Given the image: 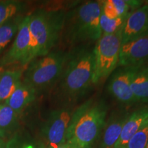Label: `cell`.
Masks as SVG:
<instances>
[{"instance_id":"16","label":"cell","mask_w":148,"mask_h":148,"mask_svg":"<svg viewBox=\"0 0 148 148\" xmlns=\"http://www.w3.org/2000/svg\"><path fill=\"white\" fill-rule=\"evenodd\" d=\"M18 115L10 107L0 103V138L8 141L16 134L18 125Z\"/></svg>"},{"instance_id":"18","label":"cell","mask_w":148,"mask_h":148,"mask_svg":"<svg viewBox=\"0 0 148 148\" xmlns=\"http://www.w3.org/2000/svg\"><path fill=\"white\" fill-rule=\"evenodd\" d=\"M24 14H20L9 18L0 25V56L17 33Z\"/></svg>"},{"instance_id":"12","label":"cell","mask_w":148,"mask_h":148,"mask_svg":"<svg viewBox=\"0 0 148 148\" xmlns=\"http://www.w3.org/2000/svg\"><path fill=\"white\" fill-rule=\"evenodd\" d=\"M120 108L112 112L108 121L105 124L102 138L98 148H115L122 127L130 114L127 108Z\"/></svg>"},{"instance_id":"26","label":"cell","mask_w":148,"mask_h":148,"mask_svg":"<svg viewBox=\"0 0 148 148\" xmlns=\"http://www.w3.org/2000/svg\"><path fill=\"white\" fill-rule=\"evenodd\" d=\"M145 148H148V139H147V145H146V147Z\"/></svg>"},{"instance_id":"14","label":"cell","mask_w":148,"mask_h":148,"mask_svg":"<svg viewBox=\"0 0 148 148\" xmlns=\"http://www.w3.org/2000/svg\"><path fill=\"white\" fill-rule=\"evenodd\" d=\"M36 96L38 95L35 90L21 80L13 93L4 103L20 115L27 107L34 101Z\"/></svg>"},{"instance_id":"13","label":"cell","mask_w":148,"mask_h":148,"mask_svg":"<svg viewBox=\"0 0 148 148\" xmlns=\"http://www.w3.org/2000/svg\"><path fill=\"white\" fill-rule=\"evenodd\" d=\"M148 122V105L136 109L130 113L122 127L115 148H125L127 142Z\"/></svg>"},{"instance_id":"7","label":"cell","mask_w":148,"mask_h":148,"mask_svg":"<svg viewBox=\"0 0 148 148\" xmlns=\"http://www.w3.org/2000/svg\"><path fill=\"white\" fill-rule=\"evenodd\" d=\"M32 60L29 15L24 16L10 49L0 58V69L10 67L23 68Z\"/></svg>"},{"instance_id":"1","label":"cell","mask_w":148,"mask_h":148,"mask_svg":"<svg viewBox=\"0 0 148 148\" xmlns=\"http://www.w3.org/2000/svg\"><path fill=\"white\" fill-rule=\"evenodd\" d=\"M95 45L85 44L68 49L63 71L51 92L58 107H75L94 85Z\"/></svg>"},{"instance_id":"23","label":"cell","mask_w":148,"mask_h":148,"mask_svg":"<svg viewBox=\"0 0 148 148\" xmlns=\"http://www.w3.org/2000/svg\"><path fill=\"white\" fill-rule=\"evenodd\" d=\"M6 148H34L33 146L27 144L16 136L14 135L10 140L6 142Z\"/></svg>"},{"instance_id":"10","label":"cell","mask_w":148,"mask_h":148,"mask_svg":"<svg viewBox=\"0 0 148 148\" xmlns=\"http://www.w3.org/2000/svg\"><path fill=\"white\" fill-rule=\"evenodd\" d=\"M148 36V1L133 11L121 29L122 44Z\"/></svg>"},{"instance_id":"2","label":"cell","mask_w":148,"mask_h":148,"mask_svg":"<svg viewBox=\"0 0 148 148\" xmlns=\"http://www.w3.org/2000/svg\"><path fill=\"white\" fill-rule=\"evenodd\" d=\"M101 1H78L66 10L60 45L66 49L95 44L101 36Z\"/></svg>"},{"instance_id":"19","label":"cell","mask_w":148,"mask_h":148,"mask_svg":"<svg viewBox=\"0 0 148 148\" xmlns=\"http://www.w3.org/2000/svg\"><path fill=\"white\" fill-rule=\"evenodd\" d=\"M26 3L16 0H0V25L9 18L23 14L26 10Z\"/></svg>"},{"instance_id":"8","label":"cell","mask_w":148,"mask_h":148,"mask_svg":"<svg viewBox=\"0 0 148 148\" xmlns=\"http://www.w3.org/2000/svg\"><path fill=\"white\" fill-rule=\"evenodd\" d=\"M136 69L137 67L133 66H117L109 77L108 91L121 108L128 109L137 104L131 88V82Z\"/></svg>"},{"instance_id":"6","label":"cell","mask_w":148,"mask_h":148,"mask_svg":"<svg viewBox=\"0 0 148 148\" xmlns=\"http://www.w3.org/2000/svg\"><path fill=\"white\" fill-rule=\"evenodd\" d=\"M121 29L112 34L101 35L95 42L92 76L94 85L110 76L117 67L122 45Z\"/></svg>"},{"instance_id":"22","label":"cell","mask_w":148,"mask_h":148,"mask_svg":"<svg viewBox=\"0 0 148 148\" xmlns=\"http://www.w3.org/2000/svg\"><path fill=\"white\" fill-rule=\"evenodd\" d=\"M148 139V122L127 142L125 148H145Z\"/></svg>"},{"instance_id":"5","label":"cell","mask_w":148,"mask_h":148,"mask_svg":"<svg viewBox=\"0 0 148 148\" xmlns=\"http://www.w3.org/2000/svg\"><path fill=\"white\" fill-rule=\"evenodd\" d=\"M68 49L56 47L47 54L33 59L24 69L22 82L37 95L51 92L63 71Z\"/></svg>"},{"instance_id":"3","label":"cell","mask_w":148,"mask_h":148,"mask_svg":"<svg viewBox=\"0 0 148 148\" xmlns=\"http://www.w3.org/2000/svg\"><path fill=\"white\" fill-rule=\"evenodd\" d=\"M108 105L100 98H90L74 109L66 142L77 148H90L106 124Z\"/></svg>"},{"instance_id":"17","label":"cell","mask_w":148,"mask_h":148,"mask_svg":"<svg viewBox=\"0 0 148 148\" xmlns=\"http://www.w3.org/2000/svg\"><path fill=\"white\" fill-rule=\"evenodd\" d=\"M131 88L136 103L148 105V65L137 67L133 75Z\"/></svg>"},{"instance_id":"24","label":"cell","mask_w":148,"mask_h":148,"mask_svg":"<svg viewBox=\"0 0 148 148\" xmlns=\"http://www.w3.org/2000/svg\"><path fill=\"white\" fill-rule=\"evenodd\" d=\"M55 148H77V147L76 146L73 145V144L69 143V142H66V143L62 144V145L58 146V147Z\"/></svg>"},{"instance_id":"25","label":"cell","mask_w":148,"mask_h":148,"mask_svg":"<svg viewBox=\"0 0 148 148\" xmlns=\"http://www.w3.org/2000/svg\"><path fill=\"white\" fill-rule=\"evenodd\" d=\"M0 148H6V141L0 138Z\"/></svg>"},{"instance_id":"15","label":"cell","mask_w":148,"mask_h":148,"mask_svg":"<svg viewBox=\"0 0 148 148\" xmlns=\"http://www.w3.org/2000/svg\"><path fill=\"white\" fill-rule=\"evenodd\" d=\"M23 68L0 71V103H4L21 82Z\"/></svg>"},{"instance_id":"4","label":"cell","mask_w":148,"mask_h":148,"mask_svg":"<svg viewBox=\"0 0 148 148\" xmlns=\"http://www.w3.org/2000/svg\"><path fill=\"white\" fill-rule=\"evenodd\" d=\"M66 10L38 8L29 14L32 60L47 54L60 44Z\"/></svg>"},{"instance_id":"21","label":"cell","mask_w":148,"mask_h":148,"mask_svg":"<svg viewBox=\"0 0 148 148\" xmlns=\"http://www.w3.org/2000/svg\"><path fill=\"white\" fill-rule=\"evenodd\" d=\"M125 19L123 18H116L110 19L107 18L101 11L99 25L101 31V35H109L120 30L123 27Z\"/></svg>"},{"instance_id":"11","label":"cell","mask_w":148,"mask_h":148,"mask_svg":"<svg viewBox=\"0 0 148 148\" xmlns=\"http://www.w3.org/2000/svg\"><path fill=\"white\" fill-rule=\"evenodd\" d=\"M148 65V36L122 44L117 66Z\"/></svg>"},{"instance_id":"20","label":"cell","mask_w":148,"mask_h":148,"mask_svg":"<svg viewBox=\"0 0 148 148\" xmlns=\"http://www.w3.org/2000/svg\"><path fill=\"white\" fill-rule=\"evenodd\" d=\"M119 18L126 20L133 11L139 8L145 3L140 0H110Z\"/></svg>"},{"instance_id":"9","label":"cell","mask_w":148,"mask_h":148,"mask_svg":"<svg viewBox=\"0 0 148 148\" xmlns=\"http://www.w3.org/2000/svg\"><path fill=\"white\" fill-rule=\"evenodd\" d=\"M75 107H58L49 113L43 128L47 148H55L66 143V136Z\"/></svg>"}]
</instances>
